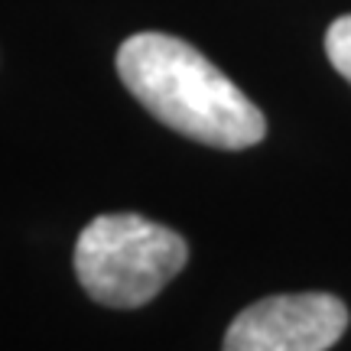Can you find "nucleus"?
<instances>
[{
  "label": "nucleus",
  "mask_w": 351,
  "mask_h": 351,
  "mask_svg": "<svg viewBox=\"0 0 351 351\" xmlns=\"http://www.w3.org/2000/svg\"><path fill=\"white\" fill-rule=\"evenodd\" d=\"M117 75L127 91L182 137L247 150L267 134L261 108L186 39L137 33L117 49Z\"/></svg>",
  "instance_id": "nucleus-1"
},
{
  "label": "nucleus",
  "mask_w": 351,
  "mask_h": 351,
  "mask_svg": "<svg viewBox=\"0 0 351 351\" xmlns=\"http://www.w3.org/2000/svg\"><path fill=\"white\" fill-rule=\"evenodd\" d=\"M189 261V244L173 228L121 212L88 221L75 244V274L85 293L111 309H137Z\"/></svg>",
  "instance_id": "nucleus-2"
},
{
  "label": "nucleus",
  "mask_w": 351,
  "mask_h": 351,
  "mask_svg": "<svg viewBox=\"0 0 351 351\" xmlns=\"http://www.w3.org/2000/svg\"><path fill=\"white\" fill-rule=\"evenodd\" d=\"M345 328L348 309L332 293L267 296L228 326L221 351H328Z\"/></svg>",
  "instance_id": "nucleus-3"
},
{
  "label": "nucleus",
  "mask_w": 351,
  "mask_h": 351,
  "mask_svg": "<svg viewBox=\"0 0 351 351\" xmlns=\"http://www.w3.org/2000/svg\"><path fill=\"white\" fill-rule=\"evenodd\" d=\"M326 52H328V62L335 65V72L351 85V13L339 16L335 23L328 26Z\"/></svg>",
  "instance_id": "nucleus-4"
}]
</instances>
